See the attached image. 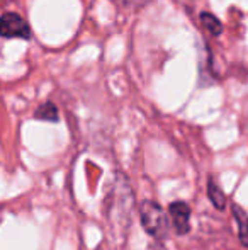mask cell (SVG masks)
Returning a JSON list of instances; mask_svg holds the SVG:
<instances>
[{
    "mask_svg": "<svg viewBox=\"0 0 248 250\" xmlns=\"http://www.w3.org/2000/svg\"><path fill=\"white\" fill-rule=\"evenodd\" d=\"M208 196H209V199H211V203L214 204L218 209H223V208L226 206L225 192L219 189V186L216 184L212 179H209V182H208Z\"/></svg>",
    "mask_w": 248,
    "mask_h": 250,
    "instance_id": "6",
    "label": "cell"
},
{
    "mask_svg": "<svg viewBox=\"0 0 248 250\" xmlns=\"http://www.w3.org/2000/svg\"><path fill=\"white\" fill-rule=\"evenodd\" d=\"M201 22L212 36H219L223 33V24L221 21L218 19L216 16H212L211 12H202L201 14Z\"/></svg>",
    "mask_w": 248,
    "mask_h": 250,
    "instance_id": "7",
    "label": "cell"
},
{
    "mask_svg": "<svg viewBox=\"0 0 248 250\" xmlns=\"http://www.w3.org/2000/svg\"><path fill=\"white\" fill-rule=\"evenodd\" d=\"M170 218H172L173 228L179 235H186L191 230V208L182 201L170 204Z\"/></svg>",
    "mask_w": 248,
    "mask_h": 250,
    "instance_id": "4",
    "label": "cell"
},
{
    "mask_svg": "<svg viewBox=\"0 0 248 250\" xmlns=\"http://www.w3.org/2000/svg\"><path fill=\"white\" fill-rule=\"evenodd\" d=\"M139 220H141V225L146 233L158 238V240H162L169 231V220H167L165 211L155 201H145L141 204Z\"/></svg>",
    "mask_w": 248,
    "mask_h": 250,
    "instance_id": "2",
    "label": "cell"
},
{
    "mask_svg": "<svg viewBox=\"0 0 248 250\" xmlns=\"http://www.w3.org/2000/svg\"><path fill=\"white\" fill-rule=\"evenodd\" d=\"M36 118L41 121H58V109L53 102H44L38 107Z\"/></svg>",
    "mask_w": 248,
    "mask_h": 250,
    "instance_id": "8",
    "label": "cell"
},
{
    "mask_svg": "<svg viewBox=\"0 0 248 250\" xmlns=\"http://www.w3.org/2000/svg\"><path fill=\"white\" fill-rule=\"evenodd\" d=\"M231 208H233V216H235L236 225H238V237L242 240V244L248 249V214L238 204H233Z\"/></svg>",
    "mask_w": 248,
    "mask_h": 250,
    "instance_id": "5",
    "label": "cell"
},
{
    "mask_svg": "<svg viewBox=\"0 0 248 250\" xmlns=\"http://www.w3.org/2000/svg\"><path fill=\"white\" fill-rule=\"evenodd\" d=\"M134 192L124 175H117L106 192V220L114 242H123L131 223Z\"/></svg>",
    "mask_w": 248,
    "mask_h": 250,
    "instance_id": "1",
    "label": "cell"
},
{
    "mask_svg": "<svg viewBox=\"0 0 248 250\" xmlns=\"http://www.w3.org/2000/svg\"><path fill=\"white\" fill-rule=\"evenodd\" d=\"M117 2L124 3V5H143V3H146L148 0H117Z\"/></svg>",
    "mask_w": 248,
    "mask_h": 250,
    "instance_id": "9",
    "label": "cell"
},
{
    "mask_svg": "<svg viewBox=\"0 0 248 250\" xmlns=\"http://www.w3.org/2000/svg\"><path fill=\"white\" fill-rule=\"evenodd\" d=\"M0 36L3 38H29L31 29L26 19L19 14L7 12L0 17Z\"/></svg>",
    "mask_w": 248,
    "mask_h": 250,
    "instance_id": "3",
    "label": "cell"
}]
</instances>
